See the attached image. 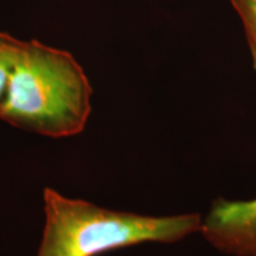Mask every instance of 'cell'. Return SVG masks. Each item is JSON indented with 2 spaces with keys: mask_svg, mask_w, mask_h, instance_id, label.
Returning a JSON list of instances; mask_svg holds the SVG:
<instances>
[{
  "mask_svg": "<svg viewBox=\"0 0 256 256\" xmlns=\"http://www.w3.org/2000/svg\"><path fill=\"white\" fill-rule=\"evenodd\" d=\"M249 46V50H250L252 66H254V69L256 72V46Z\"/></svg>",
  "mask_w": 256,
  "mask_h": 256,
  "instance_id": "6",
  "label": "cell"
},
{
  "mask_svg": "<svg viewBox=\"0 0 256 256\" xmlns=\"http://www.w3.org/2000/svg\"><path fill=\"white\" fill-rule=\"evenodd\" d=\"M92 95L90 82L72 54L23 40L0 119L44 136H72L88 122Z\"/></svg>",
  "mask_w": 256,
  "mask_h": 256,
  "instance_id": "1",
  "label": "cell"
},
{
  "mask_svg": "<svg viewBox=\"0 0 256 256\" xmlns=\"http://www.w3.org/2000/svg\"><path fill=\"white\" fill-rule=\"evenodd\" d=\"M244 28L248 46H256V0H229Z\"/></svg>",
  "mask_w": 256,
  "mask_h": 256,
  "instance_id": "5",
  "label": "cell"
},
{
  "mask_svg": "<svg viewBox=\"0 0 256 256\" xmlns=\"http://www.w3.org/2000/svg\"><path fill=\"white\" fill-rule=\"evenodd\" d=\"M200 232L223 254L256 256V198H218L211 204L206 217H202Z\"/></svg>",
  "mask_w": 256,
  "mask_h": 256,
  "instance_id": "3",
  "label": "cell"
},
{
  "mask_svg": "<svg viewBox=\"0 0 256 256\" xmlns=\"http://www.w3.org/2000/svg\"><path fill=\"white\" fill-rule=\"evenodd\" d=\"M23 40L0 31V108L4 102L14 64L20 52Z\"/></svg>",
  "mask_w": 256,
  "mask_h": 256,
  "instance_id": "4",
  "label": "cell"
},
{
  "mask_svg": "<svg viewBox=\"0 0 256 256\" xmlns=\"http://www.w3.org/2000/svg\"><path fill=\"white\" fill-rule=\"evenodd\" d=\"M36 256H98L140 243H174L200 232V214L147 216L110 210L46 188Z\"/></svg>",
  "mask_w": 256,
  "mask_h": 256,
  "instance_id": "2",
  "label": "cell"
}]
</instances>
